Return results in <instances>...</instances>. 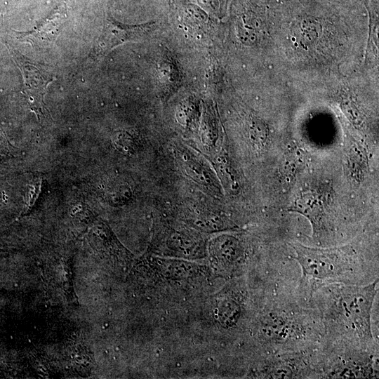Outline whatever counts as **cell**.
Returning a JSON list of instances; mask_svg holds the SVG:
<instances>
[{
  "label": "cell",
  "mask_w": 379,
  "mask_h": 379,
  "mask_svg": "<svg viewBox=\"0 0 379 379\" xmlns=\"http://www.w3.org/2000/svg\"><path fill=\"white\" fill-rule=\"evenodd\" d=\"M291 246L301 267L304 283L313 291L328 284L352 283L357 275L359 264L348 248H312L298 242Z\"/></svg>",
  "instance_id": "cell-1"
},
{
  "label": "cell",
  "mask_w": 379,
  "mask_h": 379,
  "mask_svg": "<svg viewBox=\"0 0 379 379\" xmlns=\"http://www.w3.org/2000/svg\"><path fill=\"white\" fill-rule=\"evenodd\" d=\"M377 281L363 286H342L332 295L328 313L340 331L361 343L373 340L371 317Z\"/></svg>",
  "instance_id": "cell-2"
},
{
  "label": "cell",
  "mask_w": 379,
  "mask_h": 379,
  "mask_svg": "<svg viewBox=\"0 0 379 379\" xmlns=\"http://www.w3.org/2000/svg\"><path fill=\"white\" fill-rule=\"evenodd\" d=\"M11 53L21 71L23 78V93L31 109L38 117H45L47 109L44 100L48 86L54 79L53 75L39 65L31 62L20 53L15 50H11Z\"/></svg>",
  "instance_id": "cell-3"
},
{
  "label": "cell",
  "mask_w": 379,
  "mask_h": 379,
  "mask_svg": "<svg viewBox=\"0 0 379 379\" xmlns=\"http://www.w3.org/2000/svg\"><path fill=\"white\" fill-rule=\"evenodd\" d=\"M155 25V22L139 25H126L112 18L107 19L101 34L91 53L93 58L107 55L114 47L128 41H138L144 38Z\"/></svg>",
  "instance_id": "cell-4"
},
{
  "label": "cell",
  "mask_w": 379,
  "mask_h": 379,
  "mask_svg": "<svg viewBox=\"0 0 379 379\" xmlns=\"http://www.w3.org/2000/svg\"><path fill=\"white\" fill-rule=\"evenodd\" d=\"M210 254L217 269L228 274L237 270L244 259L241 244L232 235L214 239L210 245Z\"/></svg>",
  "instance_id": "cell-5"
},
{
  "label": "cell",
  "mask_w": 379,
  "mask_h": 379,
  "mask_svg": "<svg viewBox=\"0 0 379 379\" xmlns=\"http://www.w3.org/2000/svg\"><path fill=\"white\" fill-rule=\"evenodd\" d=\"M64 22L65 15L58 12L41 21L32 30L15 32L16 37L22 41L29 42L34 47H45L57 38Z\"/></svg>",
  "instance_id": "cell-6"
},
{
  "label": "cell",
  "mask_w": 379,
  "mask_h": 379,
  "mask_svg": "<svg viewBox=\"0 0 379 379\" xmlns=\"http://www.w3.org/2000/svg\"><path fill=\"white\" fill-rule=\"evenodd\" d=\"M152 267L161 277L171 280H182L195 277L205 270L201 265L183 260L156 258Z\"/></svg>",
  "instance_id": "cell-7"
},
{
  "label": "cell",
  "mask_w": 379,
  "mask_h": 379,
  "mask_svg": "<svg viewBox=\"0 0 379 379\" xmlns=\"http://www.w3.org/2000/svg\"><path fill=\"white\" fill-rule=\"evenodd\" d=\"M241 306L239 300L230 294L218 298L215 307V317L223 328L235 326L241 314Z\"/></svg>",
  "instance_id": "cell-8"
},
{
  "label": "cell",
  "mask_w": 379,
  "mask_h": 379,
  "mask_svg": "<svg viewBox=\"0 0 379 379\" xmlns=\"http://www.w3.org/2000/svg\"><path fill=\"white\" fill-rule=\"evenodd\" d=\"M346 157L348 176L359 182L364 175L367 164L364 149L352 146L347 149Z\"/></svg>",
  "instance_id": "cell-9"
}]
</instances>
